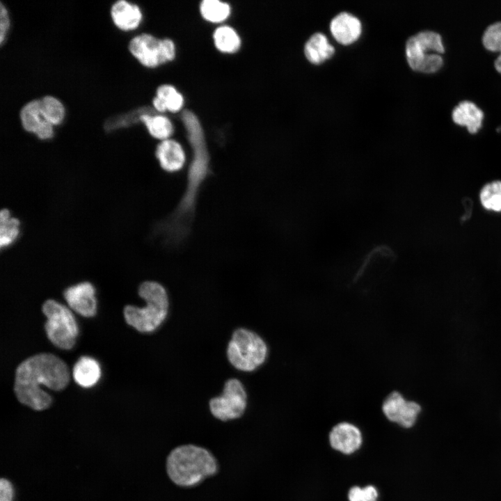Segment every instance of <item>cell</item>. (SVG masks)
Here are the masks:
<instances>
[{
  "label": "cell",
  "instance_id": "1",
  "mask_svg": "<svg viewBox=\"0 0 501 501\" xmlns=\"http://www.w3.org/2000/svg\"><path fill=\"white\" fill-rule=\"evenodd\" d=\"M69 381V369L63 360L52 353H40L18 365L13 390L21 404L42 411L50 406L52 398L40 385L59 391L67 386Z\"/></svg>",
  "mask_w": 501,
  "mask_h": 501
},
{
  "label": "cell",
  "instance_id": "2",
  "mask_svg": "<svg viewBox=\"0 0 501 501\" xmlns=\"http://www.w3.org/2000/svg\"><path fill=\"white\" fill-rule=\"evenodd\" d=\"M138 294L145 305H126L123 309L125 321L140 333H153L166 321L170 312L167 289L157 281L145 280L139 285Z\"/></svg>",
  "mask_w": 501,
  "mask_h": 501
},
{
  "label": "cell",
  "instance_id": "3",
  "mask_svg": "<svg viewBox=\"0 0 501 501\" xmlns=\"http://www.w3.org/2000/svg\"><path fill=\"white\" fill-rule=\"evenodd\" d=\"M166 469L170 479L182 486H194L217 470L214 456L207 450L193 445H182L169 454Z\"/></svg>",
  "mask_w": 501,
  "mask_h": 501
},
{
  "label": "cell",
  "instance_id": "4",
  "mask_svg": "<svg viewBox=\"0 0 501 501\" xmlns=\"http://www.w3.org/2000/svg\"><path fill=\"white\" fill-rule=\"evenodd\" d=\"M269 353L265 339L246 327L236 328L227 344L225 354L230 365L237 372L250 374L267 363Z\"/></svg>",
  "mask_w": 501,
  "mask_h": 501
},
{
  "label": "cell",
  "instance_id": "5",
  "mask_svg": "<svg viewBox=\"0 0 501 501\" xmlns=\"http://www.w3.org/2000/svg\"><path fill=\"white\" fill-rule=\"evenodd\" d=\"M405 51L409 66L415 71L435 72L443 64L440 55L445 51L442 38L434 31L424 30L410 36Z\"/></svg>",
  "mask_w": 501,
  "mask_h": 501
},
{
  "label": "cell",
  "instance_id": "6",
  "mask_svg": "<svg viewBox=\"0 0 501 501\" xmlns=\"http://www.w3.org/2000/svg\"><path fill=\"white\" fill-rule=\"evenodd\" d=\"M42 311L47 317L45 329L49 341L59 349H72L79 328L70 309L53 299H48L42 304Z\"/></svg>",
  "mask_w": 501,
  "mask_h": 501
},
{
  "label": "cell",
  "instance_id": "7",
  "mask_svg": "<svg viewBox=\"0 0 501 501\" xmlns=\"http://www.w3.org/2000/svg\"><path fill=\"white\" fill-rule=\"evenodd\" d=\"M248 402V395L243 381L231 377L224 383L221 392L209 399L208 408L214 418L227 422L243 416Z\"/></svg>",
  "mask_w": 501,
  "mask_h": 501
},
{
  "label": "cell",
  "instance_id": "8",
  "mask_svg": "<svg viewBox=\"0 0 501 501\" xmlns=\"http://www.w3.org/2000/svg\"><path fill=\"white\" fill-rule=\"evenodd\" d=\"M128 50L142 65L155 67L172 61L175 47L170 39H159L149 33L134 36L128 43Z\"/></svg>",
  "mask_w": 501,
  "mask_h": 501
},
{
  "label": "cell",
  "instance_id": "9",
  "mask_svg": "<svg viewBox=\"0 0 501 501\" xmlns=\"http://www.w3.org/2000/svg\"><path fill=\"white\" fill-rule=\"evenodd\" d=\"M381 408L388 420L404 428L413 427L421 411L420 404L413 401L406 400L397 391L390 392L385 398Z\"/></svg>",
  "mask_w": 501,
  "mask_h": 501
},
{
  "label": "cell",
  "instance_id": "10",
  "mask_svg": "<svg viewBox=\"0 0 501 501\" xmlns=\"http://www.w3.org/2000/svg\"><path fill=\"white\" fill-rule=\"evenodd\" d=\"M19 118L23 129L33 134L38 139L45 141L54 136V125L42 115L39 99H33L21 108Z\"/></svg>",
  "mask_w": 501,
  "mask_h": 501
},
{
  "label": "cell",
  "instance_id": "11",
  "mask_svg": "<svg viewBox=\"0 0 501 501\" xmlns=\"http://www.w3.org/2000/svg\"><path fill=\"white\" fill-rule=\"evenodd\" d=\"M95 289L89 282H81L67 287L63 296L68 306L85 317L95 316L97 310Z\"/></svg>",
  "mask_w": 501,
  "mask_h": 501
},
{
  "label": "cell",
  "instance_id": "12",
  "mask_svg": "<svg viewBox=\"0 0 501 501\" xmlns=\"http://www.w3.org/2000/svg\"><path fill=\"white\" fill-rule=\"evenodd\" d=\"M362 434L354 424L342 422L335 425L329 433L331 446L345 454L358 450L362 444Z\"/></svg>",
  "mask_w": 501,
  "mask_h": 501
},
{
  "label": "cell",
  "instance_id": "13",
  "mask_svg": "<svg viewBox=\"0 0 501 501\" xmlns=\"http://www.w3.org/2000/svg\"><path fill=\"white\" fill-rule=\"evenodd\" d=\"M330 31L335 39L343 45L356 41L361 34L362 24L354 15L347 11L337 14L330 22Z\"/></svg>",
  "mask_w": 501,
  "mask_h": 501
},
{
  "label": "cell",
  "instance_id": "14",
  "mask_svg": "<svg viewBox=\"0 0 501 501\" xmlns=\"http://www.w3.org/2000/svg\"><path fill=\"white\" fill-rule=\"evenodd\" d=\"M110 16L115 26L125 32L137 29L143 19L140 7L126 0L115 1L111 6Z\"/></svg>",
  "mask_w": 501,
  "mask_h": 501
},
{
  "label": "cell",
  "instance_id": "15",
  "mask_svg": "<svg viewBox=\"0 0 501 501\" xmlns=\"http://www.w3.org/2000/svg\"><path fill=\"white\" fill-rule=\"evenodd\" d=\"M155 157L160 167L168 173L180 171L186 161L185 152L181 144L169 138L161 141L157 145Z\"/></svg>",
  "mask_w": 501,
  "mask_h": 501
},
{
  "label": "cell",
  "instance_id": "16",
  "mask_svg": "<svg viewBox=\"0 0 501 501\" xmlns=\"http://www.w3.org/2000/svg\"><path fill=\"white\" fill-rule=\"evenodd\" d=\"M452 116L455 123L466 125L474 134L482 127L484 113L472 102L463 100L454 108Z\"/></svg>",
  "mask_w": 501,
  "mask_h": 501
},
{
  "label": "cell",
  "instance_id": "17",
  "mask_svg": "<svg viewBox=\"0 0 501 501\" xmlns=\"http://www.w3.org/2000/svg\"><path fill=\"white\" fill-rule=\"evenodd\" d=\"M334 53L335 47L321 32H315L311 35L304 45L305 57L314 64L321 63L331 58Z\"/></svg>",
  "mask_w": 501,
  "mask_h": 501
},
{
  "label": "cell",
  "instance_id": "18",
  "mask_svg": "<svg viewBox=\"0 0 501 501\" xmlns=\"http://www.w3.org/2000/svg\"><path fill=\"white\" fill-rule=\"evenodd\" d=\"M74 381L83 388L93 386L101 376L98 362L89 356H81L76 362L72 369Z\"/></svg>",
  "mask_w": 501,
  "mask_h": 501
},
{
  "label": "cell",
  "instance_id": "19",
  "mask_svg": "<svg viewBox=\"0 0 501 501\" xmlns=\"http://www.w3.org/2000/svg\"><path fill=\"white\" fill-rule=\"evenodd\" d=\"M184 104V97L177 89L170 84L159 86L156 90V95L152 99V105L159 112L166 110L171 112L180 111Z\"/></svg>",
  "mask_w": 501,
  "mask_h": 501
},
{
  "label": "cell",
  "instance_id": "20",
  "mask_svg": "<svg viewBox=\"0 0 501 501\" xmlns=\"http://www.w3.org/2000/svg\"><path fill=\"white\" fill-rule=\"evenodd\" d=\"M20 234V221L13 216L10 211L3 208L0 212V248L1 250L9 247Z\"/></svg>",
  "mask_w": 501,
  "mask_h": 501
},
{
  "label": "cell",
  "instance_id": "21",
  "mask_svg": "<svg viewBox=\"0 0 501 501\" xmlns=\"http://www.w3.org/2000/svg\"><path fill=\"white\" fill-rule=\"evenodd\" d=\"M140 122L145 126L148 133L155 139L161 141L168 139L173 132L171 121L164 116L144 113L141 116Z\"/></svg>",
  "mask_w": 501,
  "mask_h": 501
},
{
  "label": "cell",
  "instance_id": "22",
  "mask_svg": "<svg viewBox=\"0 0 501 501\" xmlns=\"http://www.w3.org/2000/svg\"><path fill=\"white\" fill-rule=\"evenodd\" d=\"M39 100L44 118L54 126L60 125L64 120L66 113L61 101L49 95L42 96Z\"/></svg>",
  "mask_w": 501,
  "mask_h": 501
},
{
  "label": "cell",
  "instance_id": "23",
  "mask_svg": "<svg viewBox=\"0 0 501 501\" xmlns=\"http://www.w3.org/2000/svg\"><path fill=\"white\" fill-rule=\"evenodd\" d=\"M213 39L216 47L224 53H234L241 45L239 35L229 26L218 27L213 33Z\"/></svg>",
  "mask_w": 501,
  "mask_h": 501
},
{
  "label": "cell",
  "instance_id": "24",
  "mask_svg": "<svg viewBox=\"0 0 501 501\" xmlns=\"http://www.w3.org/2000/svg\"><path fill=\"white\" fill-rule=\"evenodd\" d=\"M153 113L150 108H138L133 111L112 116L106 120L104 128L106 132L127 127L140 121V117L144 113Z\"/></svg>",
  "mask_w": 501,
  "mask_h": 501
},
{
  "label": "cell",
  "instance_id": "25",
  "mask_svg": "<svg viewBox=\"0 0 501 501\" xmlns=\"http://www.w3.org/2000/svg\"><path fill=\"white\" fill-rule=\"evenodd\" d=\"M202 17L214 23L221 22L228 18L230 7L227 3L218 0H204L200 6Z\"/></svg>",
  "mask_w": 501,
  "mask_h": 501
},
{
  "label": "cell",
  "instance_id": "26",
  "mask_svg": "<svg viewBox=\"0 0 501 501\" xmlns=\"http://www.w3.org/2000/svg\"><path fill=\"white\" fill-rule=\"evenodd\" d=\"M479 200L486 209L501 212V181H493L485 184L480 191Z\"/></svg>",
  "mask_w": 501,
  "mask_h": 501
},
{
  "label": "cell",
  "instance_id": "27",
  "mask_svg": "<svg viewBox=\"0 0 501 501\" xmlns=\"http://www.w3.org/2000/svg\"><path fill=\"white\" fill-rule=\"evenodd\" d=\"M482 42L486 49L500 51L494 64L496 70L501 73V22H495L486 29Z\"/></svg>",
  "mask_w": 501,
  "mask_h": 501
},
{
  "label": "cell",
  "instance_id": "28",
  "mask_svg": "<svg viewBox=\"0 0 501 501\" xmlns=\"http://www.w3.org/2000/svg\"><path fill=\"white\" fill-rule=\"evenodd\" d=\"M378 497V491L372 485L364 488L355 486L348 493L349 501H377Z\"/></svg>",
  "mask_w": 501,
  "mask_h": 501
},
{
  "label": "cell",
  "instance_id": "29",
  "mask_svg": "<svg viewBox=\"0 0 501 501\" xmlns=\"http://www.w3.org/2000/svg\"><path fill=\"white\" fill-rule=\"evenodd\" d=\"M10 27V18L8 10L4 4L0 3V44L3 45Z\"/></svg>",
  "mask_w": 501,
  "mask_h": 501
},
{
  "label": "cell",
  "instance_id": "30",
  "mask_svg": "<svg viewBox=\"0 0 501 501\" xmlns=\"http://www.w3.org/2000/svg\"><path fill=\"white\" fill-rule=\"evenodd\" d=\"M13 488L11 483L2 478L0 482V501H13Z\"/></svg>",
  "mask_w": 501,
  "mask_h": 501
}]
</instances>
